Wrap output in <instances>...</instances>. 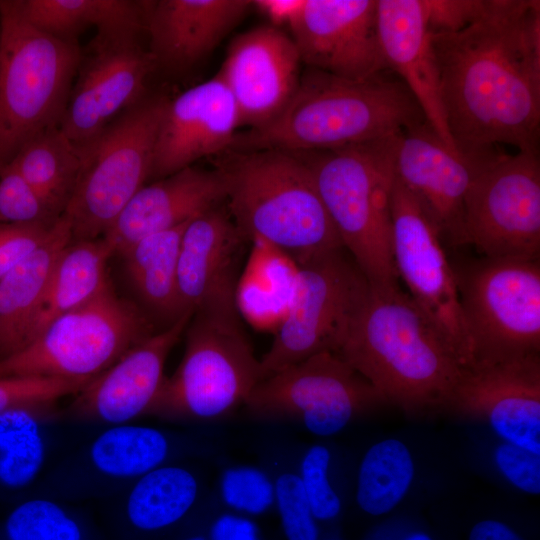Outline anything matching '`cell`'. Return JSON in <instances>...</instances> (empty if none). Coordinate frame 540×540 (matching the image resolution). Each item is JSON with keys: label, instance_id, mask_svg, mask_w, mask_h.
Returning a JSON list of instances; mask_svg holds the SVG:
<instances>
[{"label": "cell", "instance_id": "6da1fadb", "mask_svg": "<svg viewBox=\"0 0 540 540\" xmlns=\"http://www.w3.org/2000/svg\"><path fill=\"white\" fill-rule=\"evenodd\" d=\"M431 40L457 151H539L540 2L486 0L474 22Z\"/></svg>", "mask_w": 540, "mask_h": 540}, {"label": "cell", "instance_id": "7a4b0ae2", "mask_svg": "<svg viewBox=\"0 0 540 540\" xmlns=\"http://www.w3.org/2000/svg\"><path fill=\"white\" fill-rule=\"evenodd\" d=\"M427 122L403 81L386 70L354 80L313 68L271 122L237 132L228 150L307 152L387 138Z\"/></svg>", "mask_w": 540, "mask_h": 540}, {"label": "cell", "instance_id": "3957f363", "mask_svg": "<svg viewBox=\"0 0 540 540\" xmlns=\"http://www.w3.org/2000/svg\"><path fill=\"white\" fill-rule=\"evenodd\" d=\"M336 354L386 401L409 414L447 408L464 369L434 324L399 286L370 287Z\"/></svg>", "mask_w": 540, "mask_h": 540}, {"label": "cell", "instance_id": "277c9868", "mask_svg": "<svg viewBox=\"0 0 540 540\" xmlns=\"http://www.w3.org/2000/svg\"><path fill=\"white\" fill-rule=\"evenodd\" d=\"M220 155L215 168L226 181V207L248 239L279 250L297 267L344 248L298 154L270 149Z\"/></svg>", "mask_w": 540, "mask_h": 540}, {"label": "cell", "instance_id": "5b68a950", "mask_svg": "<svg viewBox=\"0 0 540 540\" xmlns=\"http://www.w3.org/2000/svg\"><path fill=\"white\" fill-rule=\"evenodd\" d=\"M399 134L338 149L293 152L310 169L344 249L370 285L383 289L399 286L391 217Z\"/></svg>", "mask_w": 540, "mask_h": 540}, {"label": "cell", "instance_id": "8992f818", "mask_svg": "<svg viewBox=\"0 0 540 540\" xmlns=\"http://www.w3.org/2000/svg\"><path fill=\"white\" fill-rule=\"evenodd\" d=\"M82 58L77 41L33 26L18 0L0 1V165L59 127Z\"/></svg>", "mask_w": 540, "mask_h": 540}, {"label": "cell", "instance_id": "52a82bcc", "mask_svg": "<svg viewBox=\"0 0 540 540\" xmlns=\"http://www.w3.org/2000/svg\"><path fill=\"white\" fill-rule=\"evenodd\" d=\"M166 103L163 97H144L77 149L80 171L63 212L71 224L72 241L102 238L151 178Z\"/></svg>", "mask_w": 540, "mask_h": 540}, {"label": "cell", "instance_id": "ba28073f", "mask_svg": "<svg viewBox=\"0 0 540 540\" xmlns=\"http://www.w3.org/2000/svg\"><path fill=\"white\" fill-rule=\"evenodd\" d=\"M150 318L110 282L91 300L53 320L21 350L0 361V375L89 382L153 334Z\"/></svg>", "mask_w": 540, "mask_h": 540}, {"label": "cell", "instance_id": "9c48e42d", "mask_svg": "<svg viewBox=\"0 0 540 540\" xmlns=\"http://www.w3.org/2000/svg\"><path fill=\"white\" fill-rule=\"evenodd\" d=\"M185 331L183 358L150 414L215 419L245 403L264 375L239 314L194 313Z\"/></svg>", "mask_w": 540, "mask_h": 540}, {"label": "cell", "instance_id": "30bf717a", "mask_svg": "<svg viewBox=\"0 0 540 540\" xmlns=\"http://www.w3.org/2000/svg\"><path fill=\"white\" fill-rule=\"evenodd\" d=\"M453 269L472 366L540 353L539 260L482 257Z\"/></svg>", "mask_w": 540, "mask_h": 540}, {"label": "cell", "instance_id": "8fae6325", "mask_svg": "<svg viewBox=\"0 0 540 540\" xmlns=\"http://www.w3.org/2000/svg\"><path fill=\"white\" fill-rule=\"evenodd\" d=\"M370 287L344 248L298 266L284 316L260 360L264 378L315 354L337 353Z\"/></svg>", "mask_w": 540, "mask_h": 540}, {"label": "cell", "instance_id": "7c38bea8", "mask_svg": "<svg viewBox=\"0 0 540 540\" xmlns=\"http://www.w3.org/2000/svg\"><path fill=\"white\" fill-rule=\"evenodd\" d=\"M466 245L485 258L539 260V151L488 155L464 203Z\"/></svg>", "mask_w": 540, "mask_h": 540}, {"label": "cell", "instance_id": "4fadbf2b", "mask_svg": "<svg viewBox=\"0 0 540 540\" xmlns=\"http://www.w3.org/2000/svg\"><path fill=\"white\" fill-rule=\"evenodd\" d=\"M383 402L338 354L321 352L261 380L244 404L257 415L297 419L312 434L326 437Z\"/></svg>", "mask_w": 540, "mask_h": 540}, {"label": "cell", "instance_id": "5bb4252c", "mask_svg": "<svg viewBox=\"0 0 540 540\" xmlns=\"http://www.w3.org/2000/svg\"><path fill=\"white\" fill-rule=\"evenodd\" d=\"M392 255L408 295L442 335L460 365L472 354L454 269L439 234L410 192L397 180L391 195Z\"/></svg>", "mask_w": 540, "mask_h": 540}, {"label": "cell", "instance_id": "9a60e30c", "mask_svg": "<svg viewBox=\"0 0 540 540\" xmlns=\"http://www.w3.org/2000/svg\"><path fill=\"white\" fill-rule=\"evenodd\" d=\"M140 33H97L77 71L59 128L80 149L144 98L155 68Z\"/></svg>", "mask_w": 540, "mask_h": 540}, {"label": "cell", "instance_id": "2e32d148", "mask_svg": "<svg viewBox=\"0 0 540 540\" xmlns=\"http://www.w3.org/2000/svg\"><path fill=\"white\" fill-rule=\"evenodd\" d=\"M377 0H304L289 27L302 64L362 80L389 70L379 44Z\"/></svg>", "mask_w": 540, "mask_h": 540}, {"label": "cell", "instance_id": "e0dca14e", "mask_svg": "<svg viewBox=\"0 0 540 540\" xmlns=\"http://www.w3.org/2000/svg\"><path fill=\"white\" fill-rule=\"evenodd\" d=\"M485 157L472 159L453 152L428 122L397 138L395 176L422 207L444 246L466 245L465 198Z\"/></svg>", "mask_w": 540, "mask_h": 540}, {"label": "cell", "instance_id": "ac0fdd59", "mask_svg": "<svg viewBox=\"0 0 540 540\" xmlns=\"http://www.w3.org/2000/svg\"><path fill=\"white\" fill-rule=\"evenodd\" d=\"M447 408L540 455V355L463 369Z\"/></svg>", "mask_w": 540, "mask_h": 540}, {"label": "cell", "instance_id": "d6986e66", "mask_svg": "<svg viewBox=\"0 0 540 540\" xmlns=\"http://www.w3.org/2000/svg\"><path fill=\"white\" fill-rule=\"evenodd\" d=\"M301 64L291 36L270 24L233 39L217 74L234 99L240 127L260 128L282 112L298 88Z\"/></svg>", "mask_w": 540, "mask_h": 540}, {"label": "cell", "instance_id": "ffe728a7", "mask_svg": "<svg viewBox=\"0 0 540 540\" xmlns=\"http://www.w3.org/2000/svg\"><path fill=\"white\" fill-rule=\"evenodd\" d=\"M224 203L193 218L183 232L178 289L185 313L239 314L238 270L248 238Z\"/></svg>", "mask_w": 540, "mask_h": 540}, {"label": "cell", "instance_id": "44dd1931", "mask_svg": "<svg viewBox=\"0 0 540 540\" xmlns=\"http://www.w3.org/2000/svg\"><path fill=\"white\" fill-rule=\"evenodd\" d=\"M239 127L236 104L218 74L167 100L151 178L166 177L202 158L224 153Z\"/></svg>", "mask_w": 540, "mask_h": 540}, {"label": "cell", "instance_id": "7402d4cb", "mask_svg": "<svg viewBox=\"0 0 540 540\" xmlns=\"http://www.w3.org/2000/svg\"><path fill=\"white\" fill-rule=\"evenodd\" d=\"M192 313L127 350L76 395L75 409L85 417L110 425L130 423L150 414L164 383V367L185 332Z\"/></svg>", "mask_w": 540, "mask_h": 540}, {"label": "cell", "instance_id": "603a6c76", "mask_svg": "<svg viewBox=\"0 0 540 540\" xmlns=\"http://www.w3.org/2000/svg\"><path fill=\"white\" fill-rule=\"evenodd\" d=\"M376 24L388 69L410 90L441 141L459 153L446 121L424 0H377Z\"/></svg>", "mask_w": 540, "mask_h": 540}, {"label": "cell", "instance_id": "cb8c5ba5", "mask_svg": "<svg viewBox=\"0 0 540 540\" xmlns=\"http://www.w3.org/2000/svg\"><path fill=\"white\" fill-rule=\"evenodd\" d=\"M226 181L217 169L190 166L145 184L102 237L114 255L140 239L178 227L225 202Z\"/></svg>", "mask_w": 540, "mask_h": 540}, {"label": "cell", "instance_id": "d4e9b609", "mask_svg": "<svg viewBox=\"0 0 540 540\" xmlns=\"http://www.w3.org/2000/svg\"><path fill=\"white\" fill-rule=\"evenodd\" d=\"M251 7L250 0L148 1L145 30L155 68L189 70L217 47Z\"/></svg>", "mask_w": 540, "mask_h": 540}, {"label": "cell", "instance_id": "484cf974", "mask_svg": "<svg viewBox=\"0 0 540 540\" xmlns=\"http://www.w3.org/2000/svg\"><path fill=\"white\" fill-rule=\"evenodd\" d=\"M71 241V224L63 213L44 241L0 279V348L7 356L28 344L50 275Z\"/></svg>", "mask_w": 540, "mask_h": 540}, {"label": "cell", "instance_id": "4316f807", "mask_svg": "<svg viewBox=\"0 0 540 540\" xmlns=\"http://www.w3.org/2000/svg\"><path fill=\"white\" fill-rule=\"evenodd\" d=\"M189 222L146 236L120 254L140 302L166 327L185 314L178 289V255Z\"/></svg>", "mask_w": 540, "mask_h": 540}, {"label": "cell", "instance_id": "83f0119b", "mask_svg": "<svg viewBox=\"0 0 540 540\" xmlns=\"http://www.w3.org/2000/svg\"><path fill=\"white\" fill-rule=\"evenodd\" d=\"M112 256L103 238L71 241L65 247L50 275L28 344L53 320L88 302L109 283L107 263Z\"/></svg>", "mask_w": 540, "mask_h": 540}, {"label": "cell", "instance_id": "f1b7e54d", "mask_svg": "<svg viewBox=\"0 0 540 540\" xmlns=\"http://www.w3.org/2000/svg\"><path fill=\"white\" fill-rule=\"evenodd\" d=\"M24 17L54 37L77 41L87 27L97 33H141L148 1L131 0H18Z\"/></svg>", "mask_w": 540, "mask_h": 540}, {"label": "cell", "instance_id": "f546056e", "mask_svg": "<svg viewBox=\"0 0 540 540\" xmlns=\"http://www.w3.org/2000/svg\"><path fill=\"white\" fill-rule=\"evenodd\" d=\"M7 164L53 211L63 214L77 183L81 158L59 127L45 130L28 140Z\"/></svg>", "mask_w": 540, "mask_h": 540}, {"label": "cell", "instance_id": "4dcf8cb0", "mask_svg": "<svg viewBox=\"0 0 540 540\" xmlns=\"http://www.w3.org/2000/svg\"><path fill=\"white\" fill-rule=\"evenodd\" d=\"M199 484L178 465H162L136 479L126 500V515L136 529L157 531L182 519L195 504Z\"/></svg>", "mask_w": 540, "mask_h": 540}, {"label": "cell", "instance_id": "1f68e13d", "mask_svg": "<svg viewBox=\"0 0 540 540\" xmlns=\"http://www.w3.org/2000/svg\"><path fill=\"white\" fill-rule=\"evenodd\" d=\"M171 443L161 430L130 423L111 425L91 443L88 459L100 475L138 479L165 464Z\"/></svg>", "mask_w": 540, "mask_h": 540}, {"label": "cell", "instance_id": "d6a6232c", "mask_svg": "<svg viewBox=\"0 0 540 540\" xmlns=\"http://www.w3.org/2000/svg\"><path fill=\"white\" fill-rule=\"evenodd\" d=\"M414 474L411 452L402 441L389 438L373 444L358 470V506L372 516L390 512L408 492Z\"/></svg>", "mask_w": 540, "mask_h": 540}, {"label": "cell", "instance_id": "836d02e7", "mask_svg": "<svg viewBox=\"0 0 540 540\" xmlns=\"http://www.w3.org/2000/svg\"><path fill=\"white\" fill-rule=\"evenodd\" d=\"M46 456L37 409L11 407L0 413V485L18 490L31 484Z\"/></svg>", "mask_w": 540, "mask_h": 540}, {"label": "cell", "instance_id": "e575fe53", "mask_svg": "<svg viewBox=\"0 0 540 540\" xmlns=\"http://www.w3.org/2000/svg\"><path fill=\"white\" fill-rule=\"evenodd\" d=\"M7 540H82L78 523L54 501L34 498L17 505L5 522Z\"/></svg>", "mask_w": 540, "mask_h": 540}, {"label": "cell", "instance_id": "d590c367", "mask_svg": "<svg viewBox=\"0 0 540 540\" xmlns=\"http://www.w3.org/2000/svg\"><path fill=\"white\" fill-rule=\"evenodd\" d=\"M222 501L231 509L260 515L275 504V486L262 469L238 465L224 470L219 480Z\"/></svg>", "mask_w": 540, "mask_h": 540}, {"label": "cell", "instance_id": "8d00e7d4", "mask_svg": "<svg viewBox=\"0 0 540 540\" xmlns=\"http://www.w3.org/2000/svg\"><path fill=\"white\" fill-rule=\"evenodd\" d=\"M60 216L11 166L0 169V224H53Z\"/></svg>", "mask_w": 540, "mask_h": 540}, {"label": "cell", "instance_id": "74e56055", "mask_svg": "<svg viewBox=\"0 0 540 540\" xmlns=\"http://www.w3.org/2000/svg\"><path fill=\"white\" fill-rule=\"evenodd\" d=\"M87 383L31 375L0 377V413L15 406L47 407L63 397L77 394Z\"/></svg>", "mask_w": 540, "mask_h": 540}, {"label": "cell", "instance_id": "f35d334b", "mask_svg": "<svg viewBox=\"0 0 540 540\" xmlns=\"http://www.w3.org/2000/svg\"><path fill=\"white\" fill-rule=\"evenodd\" d=\"M331 453L321 444H316L304 453L299 477L316 520L329 521L341 511V500L329 477Z\"/></svg>", "mask_w": 540, "mask_h": 540}, {"label": "cell", "instance_id": "ab89813d", "mask_svg": "<svg viewBox=\"0 0 540 540\" xmlns=\"http://www.w3.org/2000/svg\"><path fill=\"white\" fill-rule=\"evenodd\" d=\"M275 504L287 540H318L319 531L298 473L282 472L274 479Z\"/></svg>", "mask_w": 540, "mask_h": 540}, {"label": "cell", "instance_id": "60d3db41", "mask_svg": "<svg viewBox=\"0 0 540 540\" xmlns=\"http://www.w3.org/2000/svg\"><path fill=\"white\" fill-rule=\"evenodd\" d=\"M493 458L510 484L524 493L540 494V455L503 441L495 448Z\"/></svg>", "mask_w": 540, "mask_h": 540}, {"label": "cell", "instance_id": "b9f144b4", "mask_svg": "<svg viewBox=\"0 0 540 540\" xmlns=\"http://www.w3.org/2000/svg\"><path fill=\"white\" fill-rule=\"evenodd\" d=\"M54 223L0 224V279L44 241Z\"/></svg>", "mask_w": 540, "mask_h": 540}, {"label": "cell", "instance_id": "7bdbcfd3", "mask_svg": "<svg viewBox=\"0 0 540 540\" xmlns=\"http://www.w3.org/2000/svg\"><path fill=\"white\" fill-rule=\"evenodd\" d=\"M486 0H424L430 33H454L474 22Z\"/></svg>", "mask_w": 540, "mask_h": 540}, {"label": "cell", "instance_id": "ee69618b", "mask_svg": "<svg viewBox=\"0 0 540 540\" xmlns=\"http://www.w3.org/2000/svg\"><path fill=\"white\" fill-rule=\"evenodd\" d=\"M208 540H260L257 525L250 519L225 513L215 519Z\"/></svg>", "mask_w": 540, "mask_h": 540}, {"label": "cell", "instance_id": "f6af8a7d", "mask_svg": "<svg viewBox=\"0 0 540 540\" xmlns=\"http://www.w3.org/2000/svg\"><path fill=\"white\" fill-rule=\"evenodd\" d=\"M304 4V0H254L252 7L266 16L272 26L288 28L297 18Z\"/></svg>", "mask_w": 540, "mask_h": 540}, {"label": "cell", "instance_id": "bcb514c9", "mask_svg": "<svg viewBox=\"0 0 540 540\" xmlns=\"http://www.w3.org/2000/svg\"><path fill=\"white\" fill-rule=\"evenodd\" d=\"M468 540H523V538L506 523L485 519L471 528Z\"/></svg>", "mask_w": 540, "mask_h": 540}, {"label": "cell", "instance_id": "7dc6e473", "mask_svg": "<svg viewBox=\"0 0 540 540\" xmlns=\"http://www.w3.org/2000/svg\"><path fill=\"white\" fill-rule=\"evenodd\" d=\"M405 540H433V539L424 532H415L407 536Z\"/></svg>", "mask_w": 540, "mask_h": 540}, {"label": "cell", "instance_id": "c3c4849f", "mask_svg": "<svg viewBox=\"0 0 540 540\" xmlns=\"http://www.w3.org/2000/svg\"><path fill=\"white\" fill-rule=\"evenodd\" d=\"M185 540H208L206 537L202 536V535H195V536H192V537H189Z\"/></svg>", "mask_w": 540, "mask_h": 540}, {"label": "cell", "instance_id": "681fc988", "mask_svg": "<svg viewBox=\"0 0 540 540\" xmlns=\"http://www.w3.org/2000/svg\"><path fill=\"white\" fill-rule=\"evenodd\" d=\"M0 169H1V165H0Z\"/></svg>", "mask_w": 540, "mask_h": 540}]
</instances>
